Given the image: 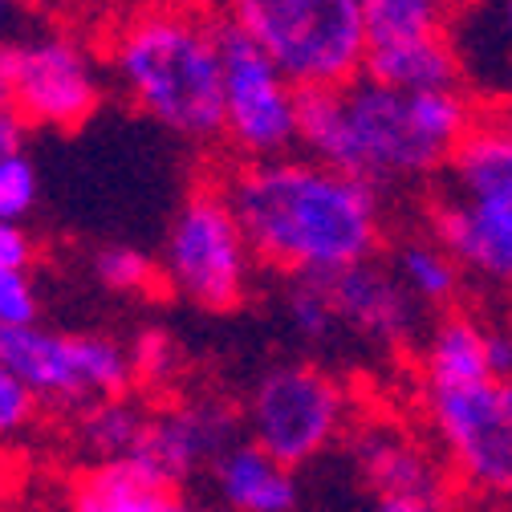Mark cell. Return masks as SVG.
Masks as SVG:
<instances>
[{"label":"cell","instance_id":"1","mask_svg":"<svg viewBox=\"0 0 512 512\" xmlns=\"http://www.w3.org/2000/svg\"><path fill=\"white\" fill-rule=\"evenodd\" d=\"M256 261L285 277H334L374 261L387 216L382 191L322 159H248L220 175Z\"/></svg>","mask_w":512,"mask_h":512},{"label":"cell","instance_id":"2","mask_svg":"<svg viewBox=\"0 0 512 512\" xmlns=\"http://www.w3.org/2000/svg\"><path fill=\"white\" fill-rule=\"evenodd\" d=\"M480 122L460 90H395L354 78L334 90H301V147L370 187L439 179Z\"/></svg>","mask_w":512,"mask_h":512},{"label":"cell","instance_id":"3","mask_svg":"<svg viewBox=\"0 0 512 512\" xmlns=\"http://www.w3.org/2000/svg\"><path fill=\"white\" fill-rule=\"evenodd\" d=\"M224 17L212 0H135L98 37L106 74L183 143L224 139Z\"/></svg>","mask_w":512,"mask_h":512},{"label":"cell","instance_id":"4","mask_svg":"<svg viewBox=\"0 0 512 512\" xmlns=\"http://www.w3.org/2000/svg\"><path fill=\"white\" fill-rule=\"evenodd\" d=\"M427 236L456 265L496 289H512V126L480 114L427 200Z\"/></svg>","mask_w":512,"mask_h":512},{"label":"cell","instance_id":"5","mask_svg":"<svg viewBox=\"0 0 512 512\" xmlns=\"http://www.w3.org/2000/svg\"><path fill=\"white\" fill-rule=\"evenodd\" d=\"M220 13L252 37L297 90H334L366 70L358 0H220Z\"/></svg>","mask_w":512,"mask_h":512},{"label":"cell","instance_id":"6","mask_svg":"<svg viewBox=\"0 0 512 512\" xmlns=\"http://www.w3.org/2000/svg\"><path fill=\"white\" fill-rule=\"evenodd\" d=\"M5 90L37 131H82L106 98V61L74 25H37L5 45Z\"/></svg>","mask_w":512,"mask_h":512},{"label":"cell","instance_id":"7","mask_svg":"<svg viewBox=\"0 0 512 512\" xmlns=\"http://www.w3.org/2000/svg\"><path fill=\"white\" fill-rule=\"evenodd\" d=\"M163 281L175 297L187 305L208 309V313H228L244 305L256 273V252L236 220L220 179L200 183L191 196L179 204L167 240H163Z\"/></svg>","mask_w":512,"mask_h":512},{"label":"cell","instance_id":"8","mask_svg":"<svg viewBox=\"0 0 512 512\" xmlns=\"http://www.w3.org/2000/svg\"><path fill=\"white\" fill-rule=\"evenodd\" d=\"M240 419L244 439L297 472L350 431L354 403L338 374L313 362H277L252 382Z\"/></svg>","mask_w":512,"mask_h":512},{"label":"cell","instance_id":"9","mask_svg":"<svg viewBox=\"0 0 512 512\" xmlns=\"http://www.w3.org/2000/svg\"><path fill=\"white\" fill-rule=\"evenodd\" d=\"M423 419L452 480L512 504V378L423 391Z\"/></svg>","mask_w":512,"mask_h":512},{"label":"cell","instance_id":"10","mask_svg":"<svg viewBox=\"0 0 512 512\" xmlns=\"http://www.w3.org/2000/svg\"><path fill=\"white\" fill-rule=\"evenodd\" d=\"M0 358H5L29 391L66 411H86L102 399L131 395L135 362L131 346L110 334H61L45 326L0 330Z\"/></svg>","mask_w":512,"mask_h":512},{"label":"cell","instance_id":"11","mask_svg":"<svg viewBox=\"0 0 512 512\" xmlns=\"http://www.w3.org/2000/svg\"><path fill=\"white\" fill-rule=\"evenodd\" d=\"M224 17V13H220ZM224 143L248 159H281L301 147V90L285 70L224 21Z\"/></svg>","mask_w":512,"mask_h":512},{"label":"cell","instance_id":"12","mask_svg":"<svg viewBox=\"0 0 512 512\" xmlns=\"http://www.w3.org/2000/svg\"><path fill=\"white\" fill-rule=\"evenodd\" d=\"M240 423L244 419L236 415V407L212 395L163 403L147 419L135 460H143L151 472L179 488L196 472L216 468V460L240 439Z\"/></svg>","mask_w":512,"mask_h":512},{"label":"cell","instance_id":"13","mask_svg":"<svg viewBox=\"0 0 512 512\" xmlns=\"http://www.w3.org/2000/svg\"><path fill=\"white\" fill-rule=\"evenodd\" d=\"M338 326L350 338H362L382 350H399L419 338L423 326V305L407 293L399 273L382 265L378 256L362 265H350L330 277Z\"/></svg>","mask_w":512,"mask_h":512},{"label":"cell","instance_id":"14","mask_svg":"<svg viewBox=\"0 0 512 512\" xmlns=\"http://www.w3.org/2000/svg\"><path fill=\"white\" fill-rule=\"evenodd\" d=\"M358 476L382 496H447V464L439 447L419 439L399 419H362L350 427Z\"/></svg>","mask_w":512,"mask_h":512},{"label":"cell","instance_id":"15","mask_svg":"<svg viewBox=\"0 0 512 512\" xmlns=\"http://www.w3.org/2000/svg\"><path fill=\"white\" fill-rule=\"evenodd\" d=\"M70 512H196V508L143 460L122 456V460L90 464L78 476L70 492Z\"/></svg>","mask_w":512,"mask_h":512},{"label":"cell","instance_id":"16","mask_svg":"<svg viewBox=\"0 0 512 512\" xmlns=\"http://www.w3.org/2000/svg\"><path fill=\"white\" fill-rule=\"evenodd\" d=\"M212 484L228 512H293L297 472L252 439H236L212 468Z\"/></svg>","mask_w":512,"mask_h":512},{"label":"cell","instance_id":"17","mask_svg":"<svg viewBox=\"0 0 512 512\" xmlns=\"http://www.w3.org/2000/svg\"><path fill=\"white\" fill-rule=\"evenodd\" d=\"M484 378H492L484 326L460 309H443V317L419 342V387H468V382Z\"/></svg>","mask_w":512,"mask_h":512},{"label":"cell","instance_id":"18","mask_svg":"<svg viewBox=\"0 0 512 512\" xmlns=\"http://www.w3.org/2000/svg\"><path fill=\"white\" fill-rule=\"evenodd\" d=\"M362 74L395 90H460L464 82V66H460L452 33L399 41V45H370Z\"/></svg>","mask_w":512,"mask_h":512},{"label":"cell","instance_id":"19","mask_svg":"<svg viewBox=\"0 0 512 512\" xmlns=\"http://www.w3.org/2000/svg\"><path fill=\"white\" fill-rule=\"evenodd\" d=\"M391 269L423 309H452L464 289V269L435 236H407L391 252Z\"/></svg>","mask_w":512,"mask_h":512},{"label":"cell","instance_id":"20","mask_svg":"<svg viewBox=\"0 0 512 512\" xmlns=\"http://www.w3.org/2000/svg\"><path fill=\"white\" fill-rule=\"evenodd\" d=\"M151 411L143 403H135L131 395H118V399H102L86 411H78L74 419V439L78 447L94 460H122V456H135L143 431H147Z\"/></svg>","mask_w":512,"mask_h":512},{"label":"cell","instance_id":"21","mask_svg":"<svg viewBox=\"0 0 512 512\" xmlns=\"http://www.w3.org/2000/svg\"><path fill=\"white\" fill-rule=\"evenodd\" d=\"M366 41L370 45H399L452 33V0H358Z\"/></svg>","mask_w":512,"mask_h":512},{"label":"cell","instance_id":"22","mask_svg":"<svg viewBox=\"0 0 512 512\" xmlns=\"http://www.w3.org/2000/svg\"><path fill=\"white\" fill-rule=\"evenodd\" d=\"M285 317L309 346H322L342 334L338 309L330 293V277H289L285 285Z\"/></svg>","mask_w":512,"mask_h":512},{"label":"cell","instance_id":"23","mask_svg":"<svg viewBox=\"0 0 512 512\" xmlns=\"http://www.w3.org/2000/svg\"><path fill=\"white\" fill-rule=\"evenodd\" d=\"M94 277L106 293L118 297H147L155 293L163 281V265L155 261L151 252L135 248V244H106L94 256Z\"/></svg>","mask_w":512,"mask_h":512},{"label":"cell","instance_id":"24","mask_svg":"<svg viewBox=\"0 0 512 512\" xmlns=\"http://www.w3.org/2000/svg\"><path fill=\"white\" fill-rule=\"evenodd\" d=\"M131 362H135V382L147 391H163L183 370V350L167 330H143L131 342Z\"/></svg>","mask_w":512,"mask_h":512},{"label":"cell","instance_id":"25","mask_svg":"<svg viewBox=\"0 0 512 512\" xmlns=\"http://www.w3.org/2000/svg\"><path fill=\"white\" fill-rule=\"evenodd\" d=\"M37 196H41V175L33 159L25 151L0 159V220L21 224L37 208Z\"/></svg>","mask_w":512,"mask_h":512},{"label":"cell","instance_id":"26","mask_svg":"<svg viewBox=\"0 0 512 512\" xmlns=\"http://www.w3.org/2000/svg\"><path fill=\"white\" fill-rule=\"evenodd\" d=\"M37 407L41 399L29 391V382L0 358V443L21 439L37 423Z\"/></svg>","mask_w":512,"mask_h":512},{"label":"cell","instance_id":"27","mask_svg":"<svg viewBox=\"0 0 512 512\" xmlns=\"http://www.w3.org/2000/svg\"><path fill=\"white\" fill-rule=\"evenodd\" d=\"M37 313H41V297H37L29 273L0 269V330L37 326Z\"/></svg>","mask_w":512,"mask_h":512},{"label":"cell","instance_id":"28","mask_svg":"<svg viewBox=\"0 0 512 512\" xmlns=\"http://www.w3.org/2000/svg\"><path fill=\"white\" fill-rule=\"evenodd\" d=\"M33 265V240L21 224H9V220H0V269H21L29 273Z\"/></svg>","mask_w":512,"mask_h":512},{"label":"cell","instance_id":"29","mask_svg":"<svg viewBox=\"0 0 512 512\" xmlns=\"http://www.w3.org/2000/svg\"><path fill=\"white\" fill-rule=\"evenodd\" d=\"M484 342H488V370H492V378H512V326L508 322L484 326Z\"/></svg>","mask_w":512,"mask_h":512},{"label":"cell","instance_id":"30","mask_svg":"<svg viewBox=\"0 0 512 512\" xmlns=\"http://www.w3.org/2000/svg\"><path fill=\"white\" fill-rule=\"evenodd\" d=\"M25 135H29V122L13 110V102H0V159L21 155L25 151Z\"/></svg>","mask_w":512,"mask_h":512},{"label":"cell","instance_id":"31","mask_svg":"<svg viewBox=\"0 0 512 512\" xmlns=\"http://www.w3.org/2000/svg\"><path fill=\"white\" fill-rule=\"evenodd\" d=\"M374 512H447L443 496H382Z\"/></svg>","mask_w":512,"mask_h":512},{"label":"cell","instance_id":"32","mask_svg":"<svg viewBox=\"0 0 512 512\" xmlns=\"http://www.w3.org/2000/svg\"><path fill=\"white\" fill-rule=\"evenodd\" d=\"M496 37L504 45V66L512 70V0H500L496 5Z\"/></svg>","mask_w":512,"mask_h":512},{"label":"cell","instance_id":"33","mask_svg":"<svg viewBox=\"0 0 512 512\" xmlns=\"http://www.w3.org/2000/svg\"><path fill=\"white\" fill-rule=\"evenodd\" d=\"M17 9H21V0H0V37H5V33L13 29V17H17Z\"/></svg>","mask_w":512,"mask_h":512},{"label":"cell","instance_id":"34","mask_svg":"<svg viewBox=\"0 0 512 512\" xmlns=\"http://www.w3.org/2000/svg\"><path fill=\"white\" fill-rule=\"evenodd\" d=\"M0 102H9V90H5V45H0Z\"/></svg>","mask_w":512,"mask_h":512},{"label":"cell","instance_id":"35","mask_svg":"<svg viewBox=\"0 0 512 512\" xmlns=\"http://www.w3.org/2000/svg\"><path fill=\"white\" fill-rule=\"evenodd\" d=\"M492 110H496V114H500V118H504V122L512 126V98H508V102H496Z\"/></svg>","mask_w":512,"mask_h":512},{"label":"cell","instance_id":"36","mask_svg":"<svg viewBox=\"0 0 512 512\" xmlns=\"http://www.w3.org/2000/svg\"><path fill=\"white\" fill-rule=\"evenodd\" d=\"M82 5H106V0H82ZM122 5H135V0H122Z\"/></svg>","mask_w":512,"mask_h":512},{"label":"cell","instance_id":"37","mask_svg":"<svg viewBox=\"0 0 512 512\" xmlns=\"http://www.w3.org/2000/svg\"><path fill=\"white\" fill-rule=\"evenodd\" d=\"M37 5H49V0H37Z\"/></svg>","mask_w":512,"mask_h":512}]
</instances>
